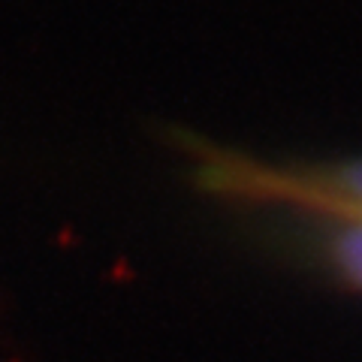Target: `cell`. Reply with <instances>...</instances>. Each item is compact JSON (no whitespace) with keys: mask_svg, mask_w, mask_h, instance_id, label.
Here are the masks:
<instances>
[{"mask_svg":"<svg viewBox=\"0 0 362 362\" xmlns=\"http://www.w3.org/2000/svg\"><path fill=\"white\" fill-rule=\"evenodd\" d=\"M197 178L211 194L362 221V160L335 166H272L221 148L197 151Z\"/></svg>","mask_w":362,"mask_h":362,"instance_id":"6da1fadb","label":"cell"},{"mask_svg":"<svg viewBox=\"0 0 362 362\" xmlns=\"http://www.w3.org/2000/svg\"><path fill=\"white\" fill-rule=\"evenodd\" d=\"M332 266L362 290V221H335L326 235Z\"/></svg>","mask_w":362,"mask_h":362,"instance_id":"7a4b0ae2","label":"cell"}]
</instances>
